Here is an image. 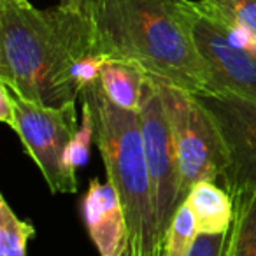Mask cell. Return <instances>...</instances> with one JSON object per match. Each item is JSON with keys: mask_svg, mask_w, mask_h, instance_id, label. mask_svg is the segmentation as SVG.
<instances>
[{"mask_svg": "<svg viewBox=\"0 0 256 256\" xmlns=\"http://www.w3.org/2000/svg\"><path fill=\"white\" fill-rule=\"evenodd\" d=\"M90 53L96 51L86 11L0 0V82L20 96L53 107L76 102V65Z\"/></svg>", "mask_w": 256, "mask_h": 256, "instance_id": "6da1fadb", "label": "cell"}, {"mask_svg": "<svg viewBox=\"0 0 256 256\" xmlns=\"http://www.w3.org/2000/svg\"><path fill=\"white\" fill-rule=\"evenodd\" d=\"M95 51L150 76L206 92L209 76L193 37L192 0H88Z\"/></svg>", "mask_w": 256, "mask_h": 256, "instance_id": "7a4b0ae2", "label": "cell"}, {"mask_svg": "<svg viewBox=\"0 0 256 256\" xmlns=\"http://www.w3.org/2000/svg\"><path fill=\"white\" fill-rule=\"evenodd\" d=\"M79 96L93 110L95 142L106 165L107 181L120 195L134 252L136 256H164L139 112L114 106L104 95L98 81L86 86Z\"/></svg>", "mask_w": 256, "mask_h": 256, "instance_id": "3957f363", "label": "cell"}, {"mask_svg": "<svg viewBox=\"0 0 256 256\" xmlns=\"http://www.w3.org/2000/svg\"><path fill=\"white\" fill-rule=\"evenodd\" d=\"M151 78L160 92L174 137L182 198L186 200L196 182L210 181L224 188L228 156L214 118L193 92Z\"/></svg>", "mask_w": 256, "mask_h": 256, "instance_id": "277c9868", "label": "cell"}, {"mask_svg": "<svg viewBox=\"0 0 256 256\" xmlns=\"http://www.w3.org/2000/svg\"><path fill=\"white\" fill-rule=\"evenodd\" d=\"M11 90V88H9ZM14 102V124L26 154L36 162L51 193H76L78 178L67 167L65 153L78 132L76 102L64 106H42L11 90Z\"/></svg>", "mask_w": 256, "mask_h": 256, "instance_id": "5b68a950", "label": "cell"}, {"mask_svg": "<svg viewBox=\"0 0 256 256\" xmlns=\"http://www.w3.org/2000/svg\"><path fill=\"white\" fill-rule=\"evenodd\" d=\"M139 123L148 168L153 182L158 230H160L162 244H165V235L172 223V218L184 198L181 193V176H179L178 153H176L170 124L165 114L160 92L150 74L146 78L142 100H140Z\"/></svg>", "mask_w": 256, "mask_h": 256, "instance_id": "8992f818", "label": "cell"}, {"mask_svg": "<svg viewBox=\"0 0 256 256\" xmlns=\"http://www.w3.org/2000/svg\"><path fill=\"white\" fill-rule=\"evenodd\" d=\"M214 118L226 148L224 190L232 198L256 190V98L220 92H193Z\"/></svg>", "mask_w": 256, "mask_h": 256, "instance_id": "52a82bcc", "label": "cell"}, {"mask_svg": "<svg viewBox=\"0 0 256 256\" xmlns=\"http://www.w3.org/2000/svg\"><path fill=\"white\" fill-rule=\"evenodd\" d=\"M193 37L209 76L206 92L256 98V50L244 46L193 2Z\"/></svg>", "mask_w": 256, "mask_h": 256, "instance_id": "ba28073f", "label": "cell"}, {"mask_svg": "<svg viewBox=\"0 0 256 256\" xmlns=\"http://www.w3.org/2000/svg\"><path fill=\"white\" fill-rule=\"evenodd\" d=\"M82 212L100 256H123L128 244V226L116 188L109 181L92 179L82 200Z\"/></svg>", "mask_w": 256, "mask_h": 256, "instance_id": "9c48e42d", "label": "cell"}, {"mask_svg": "<svg viewBox=\"0 0 256 256\" xmlns=\"http://www.w3.org/2000/svg\"><path fill=\"white\" fill-rule=\"evenodd\" d=\"M186 200L195 212L200 234H226L232 228L235 204L223 186L210 181L196 182L190 190Z\"/></svg>", "mask_w": 256, "mask_h": 256, "instance_id": "30bf717a", "label": "cell"}, {"mask_svg": "<svg viewBox=\"0 0 256 256\" xmlns=\"http://www.w3.org/2000/svg\"><path fill=\"white\" fill-rule=\"evenodd\" d=\"M148 72L137 64L107 58L100 70V88L116 107L139 112Z\"/></svg>", "mask_w": 256, "mask_h": 256, "instance_id": "8fae6325", "label": "cell"}, {"mask_svg": "<svg viewBox=\"0 0 256 256\" xmlns=\"http://www.w3.org/2000/svg\"><path fill=\"white\" fill-rule=\"evenodd\" d=\"M234 223L224 256H256V190L234 200Z\"/></svg>", "mask_w": 256, "mask_h": 256, "instance_id": "7c38bea8", "label": "cell"}, {"mask_svg": "<svg viewBox=\"0 0 256 256\" xmlns=\"http://www.w3.org/2000/svg\"><path fill=\"white\" fill-rule=\"evenodd\" d=\"M196 6L220 25L256 40V0H198Z\"/></svg>", "mask_w": 256, "mask_h": 256, "instance_id": "4fadbf2b", "label": "cell"}, {"mask_svg": "<svg viewBox=\"0 0 256 256\" xmlns=\"http://www.w3.org/2000/svg\"><path fill=\"white\" fill-rule=\"evenodd\" d=\"M198 235L200 230L195 212L188 200H184L176 210L168 232L165 235L164 256H190Z\"/></svg>", "mask_w": 256, "mask_h": 256, "instance_id": "5bb4252c", "label": "cell"}, {"mask_svg": "<svg viewBox=\"0 0 256 256\" xmlns=\"http://www.w3.org/2000/svg\"><path fill=\"white\" fill-rule=\"evenodd\" d=\"M34 235V224L20 220L8 200L0 196V256H26V246Z\"/></svg>", "mask_w": 256, "mask_h": 256, "instance_id": "9a60e30c", "label": "cell"}, {"mask_svg": "<svg viewBox=\"0 0 256 256\" xmlns=\"http://www.w3.org/2000/svg\"><path fill=\"white\" fill-rule=\"evenodd\" d=\"M95 140V120H93V110L86 100H82V121L78 128L74 139L68 144L65 162L72 172L78 174V168L86 165L90 158V146Z\"/></svg>", "mask_w": 256, "mask_h": 256, "instance_id": "2e32d148", "label": "cell"}, {"mask_svg": "<svg viewBox=\"0 0 256 256\" xmlns=\"http://www.w3.org/2000/svg\"><path fill=\"white\" fill-rule=\"evenodd\" d=\"M228 232L226 234H218V235L200 234L190 256H223L224 244H226V238H228Z\"/></svg>", "mask_w": 256, "mask_h": 256, "instance_id": "e0dca14e", "label": "cell"}, {"mask_svg": "<svg viewBox=\"0 0 256 256\" xmlns=\"http://www.w3.org/2000/svg\"><path fill=\"white\" fill-rule=\"evenodd\" d=\"M0 120L12 128L14 124V102L8 84L0 82Z\"/></svg>", "mask_w": 256, "mask_h": 256, "instance_id": "ac0fdd59", "label": "cell"}, {"mask_svg": "<svg viewBox=\"0 0 256 256\" xmlns=\"http://www.w3.org/2000/svg\"><path fill=\"white\" fill-rule=\"evenodd\" d=\"M86 2H88V0H60V4L58 6L64 8V9H68V11L81 12V11H84Z\"/></svg>", "mask_w": 256, "mask_h": 256, "instance_id": "d6986e66", "label": "cell"}, {"mask_svg": "<svg viewBox=\"0 0 256 256\" xmlns=\"http://www.w3.org/2000/svg\"><path fill=\"white\" fill-rule=\"evenodd\" d=\"M123 256H136V252H134L132 244H130V238H128V244H126V249H124Z\"/></svg>", "mask_w": 256, "mask_h": 256, "instance_id": "ffe728a7", "label": "cell"}, {"mask_svg": "<svg viewBox=\"0 0 256 256\" xmlns=\"http://www.w3.org/2000/svg\"><path fill=\"white\" fill-rule=\"evenodd\" d=\"M224 252H226V244H224V251H223V256H224Z\"/></svg>", "mask_w": 256, "mask_h": 256, "instance_id": "44dd1931", "label": "cell"}]
</instances>
